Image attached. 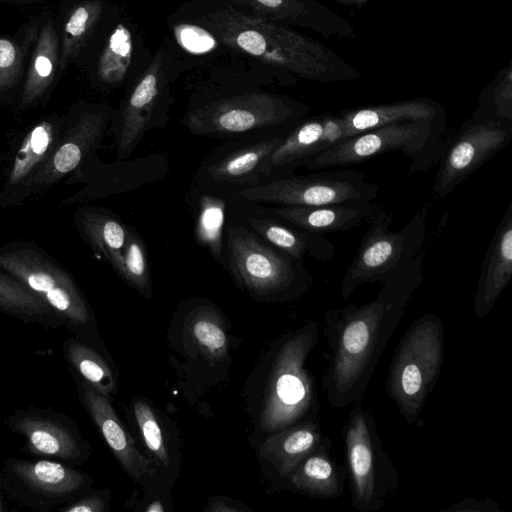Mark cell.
Listing matches in <instances>:
<instances>
[{
    "label": "cell",
    "instance_id": "cell-1",
    "mask_svg": "<svg viewBox=\"0 0 512 512\" xmlns=\"http://www.w3.org/2000/svg\"><path fill=\"white\" fill-rule=\"evenodd\" d=\"M427 249L424 245L407 268L382 282L373 300L325 312L321 328L326 366L321 386L333 408L363 401L375 368L423 280Z\"/></svg>",
    "mask_w": 512,
    "mask_h": 512
},
{
    "label": "cell",
    "instance_id": "cell-2",
    "mask_svg": "<svg viewBox=\"0 0 512 512\" xmlns=\"http://www.w3.org/2000/svg\"><path fill=\"white\" fill-rule=\"evenodd\" d=\"M444 336L442 319L428 313L411 323L395 349L385 389L408 426L417 424L439 379Z\"/></svg>",
    "mask_w": 512,
    "mask_h": 512
},
{
    "label": "cell",
    "instance_id": "cell-3",
    "mask_svg": "<svg viewBox=\"0 0 512 512\" xmlns=\"http://www.w3.org/2000/svg\"><path fill=\"white\" fill-rule=\"evenodd\" d=\"M429 210V203H425L400 230L391 231L393 213L378 204L343 276L342 298L349 299L364 284L384 282L413 262L425 245Z\"/></svg>",
    "mask_w": 512,
    "mask_h": 512
},
{
    "label": "cell",
    "instance_id": "cell-4",
    "mask_svg": "<svg viewBox=\"0 0 512 512\" xmlns=\"http://www.w3.org/2000/svg\"><path fill=\"white\" fill-rule=\"evenodd\" d=\"M320 336V324L307 321L279 346L265 391L261 428L275 432L301 420L313 418L318 400L308 355Z\"/></svg>",
    "mask_w": 512,
    "mask_h": 512
},
{
    "label": "cell",
    "instance_id": "cell-5",
    "mask_svg": "<svg viewBox=\"0 0 512 512\" xmlns=\"http://www.w3.org/2000/svg\"><path fill=\"white\" fill-rule=\"evenodd\" d=\"M342 435L351 505L360 512H377L395 496L399 472L384 449L373 414L354 404Z\"/></svg>",
    "mask_w": 512,
    "mask_h": 512
},
{
    "label": "cell",
    "instance_id": "cell-6",
    "mask_svg": "<svg viewBox=\"0 0 512 512\" xmlns=\"http://www.w3.org/2000/svg\"><path fill=\"white\" fill-rule=\"evenodd\" d=\"M445 127L427 120L403 121L348 137L308 158L310 170L356 165L381 154L402 151L412 158L409 174L425 171L439 160Z\"/></svg>",
    "mask_w": 512,
    "mask_h": 512
},
{
    "label": "cell",
    "instance_id": "cell-7",
    "mask_svg": "<svg viewBox=\"0 0 512 512\" xmlns=\"http://www.w3.org/2000/svg\"><path fill=\"white\" fill-rule=\"evenodd\" d=\"M0 270L12 275L43 299L59 321L83 338L93 315L73 277L45 253L29 245L0 248Z\"/></svg>",
    "mask_w": 512,
    "mask_h": 512
},
{
    "label": "cell",
    "instance_id": "cell-8",
    "mask_svg": "<svg viewBox=\"0 0 512 512\" xmlns=\"http://www.w3.org/2000/svg\"><path fill=\"white\" fill-rule=\"evenodd\" d=\"M228 257L236 278L252 293L294 297L313 285V276L297 260L244 228L228 230Z\"/></svg>",
    "mask_w": 512,
    "mask_h": 512
},
{
    "label": "cell",
    "instance_id": "cell-9",
    "mask_svg": "<svg viewBox=\"0 0 512 512\" xmlns=\"http://www.w3.org/2000/svg\"><path fill=\"white\" fill-rule=\"evenodd\" d=\"M90 477L71 465L49 459L8 458L0 467V488L14 502L46 512L90 491Z\"/></svg>",
    "mask_w": 512,
    "mask_h": 512
},
{
    "label": "cell",
    "instance_id": "cell-10",
    "mask_svg": "<svg viewBox=\"0 0 512 512\" xmlns=\"http://www.w3.org/2000/svg\"><path fill=\"white\" fill-rule=\"evenodd\" d=\"M379 186L360 171L332 170L307 175H286L239 191L252 202L291 206H321L344 202H370L379 197Z\"/></svg>",
    "mask_w": 512,
    "mask_h": 512
},
{
    "label": "cell",
    "instance_id": "cell-11",
    "mask_svg": "<svg viewBox=\"0 0 512 512\" xmlns=\"http://www.w3.org/2000/svg\"><path fill=\"white\" fill-rule=\"evenodd\" d=\"M512 140V122L470 119L447 139L432 191L437 199L449 196L492 156Z\"/></svg>",
    "mask_w": 512,
    "mask_h": 512
},
{
    "label": "cell",
    "instance_id": "cell-12",
    "mask_svg": "<svg viewBox=\"0 0 512 512\" xmlns=\"http://www.w3.org/2000/svg\"><path fill=\"white\" fill-rule=\"evenodd\" d=\"M3 423L25 440L23 450L34 457L73 466L82 464L89 456L90 446L76 422L52 407L18 409Z\"/></svg>",
    "mask_w": 512,
    "mask_h": 512
},
{
    "label": "cell",
    "instance_id": "cell-13",
    "mask_svg": "<svg viewBox=\"0 0 512 512\" xmlns=\"http://www.w3.org/2000/svg\"><path fill=\"white\" fill-rule=\"evenodd\" d=\"M297 120L281 100L265 93L221 99L189 112L187 127L201 135H228L267 129Z\"/></svg>",
    "mask_w": 512,
    "mask_h": 512
},
{
    "label": "cell",
    "instance_id": "cell-14",
    "mask_svg": "<svg viewBox=\"0 0 512 512\" xmlns=\"http://www.w3.org/2000/svg\"><path fill=\"white\" fill-rule=\"evenodd\" d=\"M104 128V117L96 112L84 111L74 118L66 117L56 147L29 182L23 200L51 188L74 171L100 140Z\"/></svg>",
    "mask_w": 512,
    "mask_h": 512
},
{
    "label": "cell",
    "instance_id": "cell-15",
    "mask_svg": "<svg viewBox=\"0 0 512 512\" xmlns=\"http://www.w3.org/2000/svg\"><path fill=\"white\" fill-rule=\"evenodd\" d=\"M65 122L66 117L48 116L29 128L7 172L0 192L1 205L10 206L23 201L29 182L56 147Z\"/></svg>",
    "mask_w": 512,
    "mask_h": 512
},
{
    "label": "cell",
    "instance_id": "cell-16",
    "mask_svg": "<svg viewBox=\"0 0 512 512\" xmlns=\"http://www.w3.org/2000/svg\"><path fill=\"white\" fill-rule=\"evenodd\" d=\"M71 376L76 383L81 403L123 469L135 481L152 476L154 470L150 460L139 453L134 440L123 427L108 398L73 372Z\"/></svg>",
    "mask_w": 512,
    "mask_h": 512
},
{
    "label": "cell",
    "instance_id": "cell-17",
    "mask_svg": "<svg viewBox=\"0 0 512 512\" xmlns=\"http://www.w3.org/2000/svg\"><path fill=\"white\" fill-rule=\"evenodd\" d=\"M512 276V203L502 216L481 265L473 313L483 318L494 306Z\"/></svg>",
    "mask_w": 512,
    "mask_h": 512
},
{
    "label": "cell",
    "instance_id": "cell-18",
    "mask_svg": "<svg viewBox=\"0 0 512 512\" xmlns=\"http://www.w3.org/2000/svg\"><path fill=\"white\" fill-rule=\"evenodd\" d=\"M345 139L340 116L313 118L293 128L266 162V167L295 168Z\"/></svg>",
    "mask_w": 512,
    "mask_h": 512
},
{
    "label": "cell",
    "instance_id": "cell-19",
    "mask_svg": "<svg viewBox=\"0 0 512 512\" xmlns=\"http://www.w3.org/2000/svg\"><path fill=\"white\" fill-rule=\"evenodd\" d=\"M378 204L344 202L321 206L281 205L271 211L281 220L310 232L324 234L355 229L366 223Z\"/></svg>",
    "mask_w": 512,
    "mask_h": 512
},
{
    "label": "cell",
    "instance_id": "cell-20",
    "mask_svg": "<svg viewBox=\"0 0 512 512\" xmlns=\"http://www.w3.org/2000/svg\"><path fill=\"white\" fill-rule=\"evenodd\" d=\"M163 76L162 56L158 55L141 75L125 104L118 144L120 158L132 152L145 132L160 96Z\"/></svg>",
    "mask_w": 512,
    "mask_h": 512
},
{
    "label": "cell",
    "instance_id": "cell-21",
    "mask_svg": "<svg viewBox=\"0 0 512 512\" xmlns=\"http://www.w3.org/2000/svg\"><path fill=\"white\" fill-rule=\"evenodd\" d=\"M327 439L318 420L308 418L275 431L261 445L260 451L278 477L287 480L302 460Z\"/></svg>",
    "mask_w": 512,
    "mask_h": 512
},
{
    "label": "cell",
    "instance_id": "cell-22",
    "mask_svg": "<svg viewBox=\"0 0 512 512\" xmlns=\"http://www.w3.org/2000/svg\"><path fill=\"white\" fill-rule=\"evenodd\" d=\"M331 446L329 438L296 467L287 479L295 491L323 500L343 494L347 471L330 455Z\"/></svg>",
    "mask_w": 512,
    "mask_h": 512
},
{
    "label": "cell",
    "instance_id": "cell-23",
    "mask_svg": "<svg viewBox=\"0 0 512 512\" xmlns=\"http://www.w3.org/2000/svg\"><path fill=\"white\" fill-rule=\"evenodd\" d=\"M286 222V221H285ZM251 227L267 243L297 260L305 256L327 263L336 254V246L323 234L307 231L293 224H284L274 219L249 220Z\"/></svg>",
    "mask_w": 512,
    "mask_h": 512
},
{
    "label": "cell",
    "instance_id": "cell-24",
    "mask_svg": "<svg viewBox=\"0 0 512 512\" xmlns=\"http://www.w3.org/2000/svg\"><path fill=\"white\" fill-rule=\"evenodd\" d=\"M60 58V40L51 21L39 33L22 92L24 106L38 101L51 85Z\"/></svg>",
    "mask_w": 512,
    "mask_h": 512
},
{
    "label": "cell",
    "instance_id": "cell-25",
    "mask_svg": "<svg viewBox=\"0 0 512 512\" xmlns=\"http://www.w3.org/2000/svg\"><path fill=\"white\" fill-rule=\"evenodd\" d=\"M0 313L44 328L62 325L49 305L21 281L0 270Z\"/></svg>",
    "mask_w": 512,
    "mask_h": 512
},
{
    "label": "cell",
    "instance_id": "cell-26",
    "mask_svg": "<svg viewBox=\"0 0 512 512\" xmlns=\"http://www.w3.org/2000/svg\"><path fill=\"white\" fill-rule=\"evenodd\" d=\"M63 356L69 370L98 393L109 398L116 392V382L106 361L89 345L77 337L63 342Z\"/></svg>",
    "mask_w": 512,
    "mask_h": 512
},
{
    "label": "cell",
    "instance_id": "cell-27",
    "mask_svg": "<svg viewBox=\"0 0 512 512\" xmlns=\"http://www.w3.org/2000/svg\"><path fill=\"white\" fill-rule=\"evenodd\" d=\"M345 139L370 129L403 122L427 120L435 125L444 126L439 115L432 108L413 104L392 108H365L351 111L340 116Z\"/></svg>",
    "mask_w": 512,
    "mask_h": 512
},
{
    "label": "cell",
    "instance_id": "cell-28",
    "mask_svg": "<svg viewBox=\"0 0 512 512\" xmlns=\"http://www.w3.org/2000/svg\"><path fill=\"white\" fill-rule=\"evenodd\" d=\"M281 139L274 137L235 150L210 165L209 175L218 182H242L252 176L260 165H266Z\"/></svg>",
    "mask_w": 512,
    "mask_h": 512
},
{
    "label": "cell",
    "instance_id": "cell-29",
    "mask_svg": "<svg viewBox=\"0 0 512 512\" xmlns=\"http://www.w3.org/2000/svg\"><path fill=\"white\" fill-rule=\"evenodd\" d=\"M88 243L112 266L125 245L128 228L118 219L96 210H85L77 220Z\"/></svg>",
    "mask_w": 512,
    "mask_h": 512
},
{
    "label": "cell",
    "instance_id": "cell-30",
    "mask_svg": "<svg viewBox=\"0 0 512 512\" xmlns=\"http://www.w3.org/2000/svg\"><path fill=\"white\" fill-rule=\"evenodd\" d=\"M185 328L191 343L209 361H220L227 356L228 338L219 315L212 308L193 312Z\"/></svg>",
    "mask_w": 512,
    "mask_h": 512
},
{
    "label": "cell",
    "instance_id": "cell-31",
    "mask_svg": "<svg viewBox=\"0 0 512 512\" xmlns=\"http://www.w3.org/2000/svg\"><path fill=\"white\" fill-rule=\"evenodd\" d=\"M133 55V38L124 24H118L100 55L97 65L98 79L107 85H116L126 76Z\"/></svg>",
    "mask_w": 512,
    "mask_h": 512
},
{
    "label": "cell",
    "instance_id": "cell-32",
    "mask_svg": "<svg viewBox=\"0 0 512 512\" xmlns=\"http://www.w3.org/2000/svg\"><path fill=\"white\" fill-rule=\"evenodd\" d=\"M101 13L102 5L98 0L84 1L70 12L64 24L62 45L60 47L59 64L61 70L78 52L99 20Z\"/></svg>",
    "mask_w": 512,
    "mask_h": 512
},
{
    "label": "cell",
    "instance_id": "cell-33",
    "mask_svg": "<svg viewBox=\"0 0 512 512\" xmlns=\"http://www.w3.org/2000/svg\"><path fill=\"white\" fill-rule=\"evenodd\" d=\"M112 268L131 286L144 295L151 293V277L145 245L131 228L125 245Z\"/></svg>",
    "mask_w": 512,
    "mask_h": 512
},
{
    "label": "cell",
    "instance_id": "cell-34",
    "mask_svg": "<svg viewBox=\"0 0 512 512\" xmlns=\"http://www.w3.org/2000/svg\"><path fill=\"white\" fill-rule=\"evenodd\" d=\"M225 210L226 202L220 197L203 195L199 200L195 229L196 240L216 258L222 255Z\"/></svg>",
    "mask_w": 512,
    "mask_h": 512
},
{
    "label": "cell",
    "instance_id": "cell-35",
    "mask_svg": "<svg viewBox=\"0 0 512 512\" xmlns=\"http://www.w3.org/2000/svg\"><path fill=\"white\" fill-rule=\"evenodd\" d=\"M134 414L146 447L161 463L168 465L162 430L152 408L143 400H137L134 403Z\"/></svg>",
    "mask_w": 512,
    "mask_h": 512
},
{
    "label": "cell",
    "instance_id": "cell-36",
    "mask_svg": "<svg viewBox=\"0 0 512 512\" xmlns=\"http://www.w3.org/2000/svg\"><path fill=\"white\" fill-rule=\"evenodd\" d=\"M21 52L17 43L0 37V91L13 86L21 71Z\"/></svg>",
    "mask_w": 512,
    "mask_h": 512
},
{
    "label": "cell",
    "instance_id": "cell-37",
    "mask_svg": "<svg viewBox=\"0 0 512 512\" xmlns=\"http://www.w3.org/2000/svg\"><path fill=\"white\" fill-rule=\"evenodd\" d=\"M179 43L194 53H203L214 46L215 37L208 31L196 25H180L175 30Z\"/></svg>",
    "mask_w": 512,
    "mask_h": 512
},
{
    "label": "cell",
    "instance_id": "cell-38",
    "mask_svg": "<svg viewBox=\"0 0 512 512\" xmlns=\"http://www.w3.org/2000/svg\"><path fill=\"white\" fill-rule=\"evenodd\" d=\"M108 501L104 491L95 493L87 492L76 500L59 508V512H105Z\"/></svg>",
    "mask_w": 512,
    "mask_h": 512
},
{
    "label": "cell",
    "instance_id": "cell-39",
    "mask_svg": "<svg viewBox=\"0 0 512 512\" xmlns=\"http://www.w3.org/2000/svg\"><path fill=\"white\" fill-rule=\"evenodd\" d=\"M442 512H500L499 503L492 498L465 497Z\"/></svg>",
    "mask_w": 512,
    "mask_h": 512
},
{
    "label": "cell",
    "instance_id": "cell-40",
    "mask_svg": "<svg viewBox=\"0 0 512 512\" xmlns=\"http://www.w3.org/2000/svg\"><path fill=\"white\" fill-rule=\"evenodd\" d=\"M210 511L214 512H236L243 511L242 508L235 506L232 503H229L228 500L225 499H216L210 504Z\"/></svg>",
    "mask_w": 512,
    "mask_h": 512
},
{
    "label": "cell",
    "instance_id": "cell-41",
    "mask_svg": "<svg viewBox=\"0 0 512 512\" xmlns=\"http://www.w3.org/2000/svg\"><path fill=\"white\" fill-rule=\"evenodd\" d=\"M147 512H162L164 511V507L162 506L161 502L155 501L152 502L147 508Z\"/></svg>",
    "mask_w": 512,
    "mask_h": 512
},
{
    "label": "cell",
    "instance_id": "cell-42",
    "mask_svg": "<svg viewBox=\"0 0 512 512\" xmlns=\"http://www.w3.org/2000/svg\"><path fill=\"white\" fill-rule=\"evenodd\" d=\"M2 511H4V507H3V504H2V502L0 500V512H2Z\"/></svg>",
    "mask_w": 512,
    "mask_h": 512
}]
</instances>
